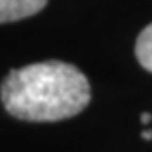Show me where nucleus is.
<instances>
[{
    "label": "nucleus",
    "mask_w": 152,
    "mask_h": 152,
    "mask_svg": "<svg viewBox=\"0 0 152 152\" xmlns=\"http://www.w3.org/2000/svg\"><path fill=\"white\" fill-rule=\"evenodd\" d=\"M48 0H0V24L33 17L46 7Z\"/></svg>",
    "instance_id": "f03ea898"
},
{
    "label": "nucleus",
    "mask_w": 152,
    "mask_h": 152,
    "mask_svg": "<svg viewBox=\"0 0 152 152\" xmlns=\"http://www.w3.org/2000/svg\"><path fill=\"white\" fill-rule=\"evenodd\" d=\"M152 121V115L150 114H141V123H143V125H148Z\"/></svg>",
    "instance_id": "39448f33"
},
{
    "label": "nucleus",
    "mask_w": 152,
    "mask_h": 152,
    "mask_svg": "<svg viewBox=\"0 0 152 152\" xmlns=\"http://www.w3.org/2000/svg\"><path fill=\"white\" fill-rule=\"evenodd\" d=\"M90 83L70 62L44 61L11 70L0 84V99L9 115L22 121H62L90 103Z\"/></svg>",
    "instance_id": "f257e3e1"
},
{
    "label": "nucleus",
    "mask_w": 152,
    "mask_h": 152,
    "mask_svg": "<svg viewBox=\"0 0 152 152\" xmlns=\"http://www.w3.org/2000/svg\"><path fill=\"white\" fill-rule=\"evenodd\" d=\"M141 137H143V139H147V141H150V139H152V130H150V128L143 130V132H141Z\"/></svg>",
    "instance_id": "20e7f679"
},
{
    "label": "nucleus",
    "mask_w": 152,
    "mask_h": 152,
    "mask_svg": "<svg viewBox=\"0 0 152 152\" xmlns=\"http://www.w3.org/2000/svg\"><path fill=\"white\" fill-rule=\"evenodd\" d=\"M134 51L141 68H145L147 72L152 73V24L141 29V33L137 35V40H136Z\"/></svg>",
    "instance_id": "7ed1b4c3"
}]
</instances>
